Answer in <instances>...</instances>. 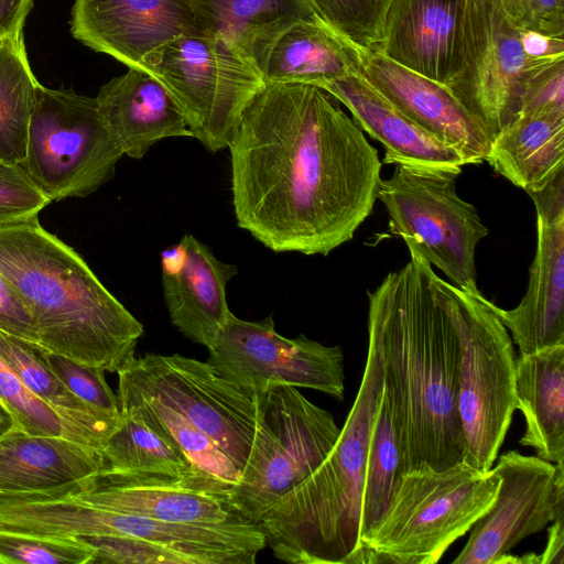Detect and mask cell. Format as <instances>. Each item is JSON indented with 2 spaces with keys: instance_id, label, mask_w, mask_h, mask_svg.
I'll return each instance as SVG.
<instances>
[{
  "instance_id": "cell-1",
  "label": "cell",
  "mask_w": 564,
  "mask_h": 564,
  "mask_svg": "<svg viewBox=\"0 0 564 564\" xmlns=\"http://www.w3.org/2000/svg\"><path fill=\"white\" fill-rule=\"evenodd\" d=\"M228 149L237 225L274 252L327 256L373 209L378 151L319 86L264 82Z\"/></svg>"
},
{
  "instance_id": "cell-2",
  "label": "cell",
  "mask_w": 564,
  "mask_h": 564,
  "mask_svg": "<svg viewBox=\"0 0 564 564\" xmlns=\"http://www.w3.org/2000/svg\"><path fill=\"white\" fill-rule=\"evenodd\" d=\"M463 290L441 279L410 251L368 295V333L376 338L383 387L398 410L405 473L444 469L462 462L458 412Z\"/></svg>"
},
{
  "instance_id": "cell-3",
  "label": "cell",
  "mask_w": 564,
  "mask_h": 564,
  "mask_svg": "<svg viewBox=\"0 0 564 564\" xmlns=\"http://www.w3.org/2000/svg\"><path fill=\"white\" fill-rule=\"evenodd\" d=\"M0 272L28 303L45 350L109 372L134 356L143 325L37 217L0 227Z\"/></svg>"
},
{
  "instance_id": "cell-4",
  "label": "cell",
  "mask_w": 564,
  "mask_h": 564,
  "mask_svg": "<svg viewBox=\"0 0 564 564\" xmlns=\"http://www.w3.org/2000/svg\"><path fill=\"white\" fill-rule=\"evenodd\" d=\"M383 391V367L373 335L356 400L321 465L261 516L265 546L292 564H365L361 500L370 434Z\"/></svg>"
},
{
  "instance_id": "cell-5",
  "label": "cell",
  "mask_w": 564,
  "mask_h": 564,
  "mask_svg": "<svg viewBox=\"0 0 564 564\" xmlns=\"http://www.w3.org/2000/svg\"><path fill=\"white\" fill-rule=\"evenodd\" d=\"M500 476L460 462L402 475L381 521L364 544L365 564H435L492 506Z\"/></svg>"
},
{
  "instance_id": "cell-6",
  "label": "cell",
  "mask_w": 564,
  "mask_h": 564,
  "mask_svg": "<svg viewBox=\"0 0 564 564\" xmlns=\"http://www.w3.org/2000/svg\"><path fill=\"white\" fill-rule=\"evenodd\" d=\"M381 178L377 199L390 216V230L440 269L460 290L481 295L475 254L488 235L474 205L456 192L458 165L397 164Z\"/></svg>"
},
{
  "instance_id": "cell-7",
  "label": "cell",
  "mask_w": 564,
  "mask_h": 564,
  "mask_svg": "<svg viewBox=\"0 0 564 564\" xmlns=\"http://www.w3.org/2000/svg\"><path fill=\"white\" fill-rule=\"evenodd\" d=\"M258 422L247 463L232 486L238 511L258 524L265 510L326 458L340 429L333 414L297 388L258 395Z\"/></svg>"
},
{
  "instance_id": "cell-8",
  "label": "cell",
  "mask_w": 564,
  "mask_h": 564,
  "mask_svg": "<svg viewBox=\"0 0 564 564\" xmlns=\"http://www.w3.org/2000/svg\"><path fill=\"white\" fill-rule=\"evenodd\" d=\"M122 155L95 97L39 84L22 166L50 202L93 194Z\"/></svg>"
},
{
  "instance_id": "cell-9",
  "label": "cell",
  "mask_w": 564,
  "mask_h": 564,
  "mask_svg": "<svg viewBox=\"0 0 564 564\" xmlns=\"http://www.w3.org/2000/svg\"><path fill=\"white\" fill-rule=\"evenodd\" d=\"M458 327V412L464 438L462 462L488 471L517 410V356L494 303L482 294L476 296L462 291Z\"/></svg>"
},
{
  "instance_id": "cell-10",
  "label": "cell",
  "mask_w": 564,
  "mask_h": 564,
  "mask_svg": "<svg viewBox=\"0 0 564 564\" xmlns=\"http://www.w3.org/2000/svg\"><path fill=\"white\" fill-rule=\"evenodd\" d=\"M144 68L169 89L193 138L209 152L228 148L245 107L264 83L224 41L202 34L167 42L147 57Z\"/></svg>"
},
{
  "instance_id": "cell-11",
  "label": "cell",
  "mask_w": 564,
  "mask_h": 564,
  "mask_svg": "<svg viewBox=\"0 0 564 564\" xmlns=\"http://www.w3.org/2000/svg\"><path fill=\"white\" fill-rule=\"evenodd\" d=\"M117 375L118 388L176 410L242 470L257 429L258 397L243 392L208 361L178 354L132 356Z\"/></svg>"
},
{
  "instance_id": "cell-12",
  "label": "cell",
  "mask_w": 564,
  "mask_h": 564,
  "mask_svg": "<svg viewBox=\"0 0 564 564\" xmlns=\"http://www.w3.org/2000/svg\"><path fill=\"white\" fill-rule=\"evenodd\" d=\"M556 59L528 55L496 0H466L462 63L447 88L492 141L518 117L531 77Z\"/></svg>"
},
{
  "instance_id": "cell-13",
  "label": "cell",
  "mask_w": 564,
  "mask_h": 564,
  "mask_svg": "<svg viewBox=\"0 0 564 564\" xmlns=\"http://www.w3.org/2000/svg\"><path fill=\"white\" fill-rule=\"evenodd\" d=\"M208 362L243 392L258 397L282 387L321 391L344 399V352L303 334L286 338L272 315L245 321L231 313L208 348Z\"/></svg>"
},
{
  "instance_id": "cell-14",
  "label": "cell",
  "mask_w": 564,
  "mask_h": 564,
  "mask_svg": "<svg viewBox=\"0 0 564 564\" xmlns=\"http://www.w3.org/2000/svg\"><path fill=\"white\" fill-rule=\"evenodd\" d=\"M90 507L156 520L217 524L243 517L232 499V485L195 466L180 476L100 470L53 490Z\"/></svg>"
},
{
  "instance_id": "cell-15",
  "label": "cell",
  "mask_w": 564,
  "mask_h": 564,
  "mask_svg": "<svg viewBox=\"0 0 564 564\" xmlns=\"http://www.w3.org/2000/svg\"><path fill=\"white\" fill-rule=\"evenodd\" d=\"M492 469L501 479L497 497L454 564H499L523 539L564 518V463L509 451Z\"/></svg>"
},
{
  "instance_id": "cell-16",
  "label": "cell",
  "mask_w": 564,
  "mask_h": 564,
  "mask_svg": "<svg viewBox=\"0 0 564 564\" xmlns=\"http://www.w3.org/2000/svg\"><path fill=\"white\" fill-rule=\"evenodd\" d=\"M536 212V250L524 296L512 310L494 304L520 355L564 345V170L525 192Z\"/></svg>"
},
{
  "instance_id": "cell-17",
  "label": "cell",
  "mask_w": 564,
  "mask_h": 564,
  "mask_svg": "<svg viewBox=\"0 0 564 564\" xmlns=\"http://www.w3.org/2000/svg\"><path fill=\"white\" fill-rule=\"evenodd\" d=\"M70 32L129 68H144L150 54L178 36L200 34L188 0H75Z\"/></svg>"
},
{
  "instance_id": "cell-18",
  "label": "cell",
  "mask_w": 564,
  "mask_h": 564,
  "mask_svg": "<svg viewBox=\"0 0 564 564\" xmlns=\"http://www.w3.org/2000/svg\"><path fill=\"white\" fill-rule=\"evenodd\" d=\"M358 53L362 77L405 117L457 151L467 164L486 160L489 137L446 86L399 65L376 48H358Z\"/></svg>"
},
{
  "instance_id": "cell-19",
  "label": "cell",
  "mask_w": 564,
  "mask_h": 564,
  "mask_svg": "<svg viewBox=\"0 0 564 564\" xmlns=\"http://www.w3.org/2000/svg\"><path fill=\"white\" fill-rule=\"evenodd\" d=\"M163 299L172 324L207 349L231 315L227 284L236 264L219 260L212 249L186 234L161 251Z\"/></svg>"
},
{
  "instance_id": "cell-20",
  "label": "cell",
  "mask_w": 564,
  "mask_h": 564,
  "mask_svg": "<svg viewBox=\"0 0 564 564\" xmlns=\"http://www.w3.org/2000/svg\"><path fill=\"white\" fill-rule=\"evenodd\" d=\"M466 0H390L375 47L446 87L462 63Z\"/></svg>"
},
{
  "instance_id": "cell-21",
  "label": "cell",
  "mask_w": 564,
  "mask_h": 564,
  "mask_svg": "<svg viewBox=\"0 0 564 564\" xmlns=\"http://www.w3.org/2000/svg\"><path fill=\"white\" fill-rule=\"evenodd\" d=\"M95 98L123 155L140 160L162 139L193 138L178 104L148 69L129 68L101 86Z\"/></svg>"
},
{
  "instance_id": "cell-22",
  "label": "cell",
  "mask_w": 564,
  "mask_h": 564,
  "mask_svg": "<svg viewBox=\"0 0 564 564\" xmlns=\"http://www.w3.org/2000/svg\"><path fill=\"white\" fill-rule=\"evenodd\" d=\"M326 89L355 123L384 149V164L467 165L453 148L420 128L376 90L360 73L333 80Z\"/></svg>"
},
{
  "instance_id": "cell-23",
  "label": "cell",
  "mask_w": 564,
  "mask_h": 564,
  "mask_svg": "<svg viewBox=\"0 0 564 564\" xmlns=\"http://www.w3.org/2000/svg\"><path fill=\"white\" fill-rule=\"evenodd\" d=\"M101 449L18 427L0 438V495L50 491L104 468Z\"/></svg>"
},
{
  "instance_id": "cell-24",
  "label": "cell",
  "mask_w": 564,
  "mask_h": 564,
  "mask_svg": "<svg viewBox=\"0 0 564 564\" xmlns=\"http://www.w3.org/2000/svg\"><path fill=\"white\" fill-rule=\"evenodd\" d=\"M197 31L224 41L260 73L292 24L317 18L305 0H188ZM262 75V74H261Z\"/></svg>"
},
{
  "instance_id": "cell-25",
  "label": "cell",
  "mask_w": 564,
  "mask_h": 564,
  "mask_svg": "<svg viewBox=\"0 0 564 564\" xmlns=\"http://www.w3.org/2000/svg\"><path fill=\"white\" fill-rule=\"evenodd\" d=\"M516 399L525 421L519 443L541 459L564 463V345L517 358Z\"/></svg>"
},
{
  "instance_id": "cell-26",
  "label": "cell",
  "mask_w": 564,
  "mask_h": 564,
  "mask_svg": "<svg viewBox=\"0 0 564 564\" xmlns=\"http://www.w3.org/2000/svg\"><path fill=\"white\" fill-rule=\"evenodd\" d=\"M357 73L358 48L318 18L285 30L270 48L261 72L264 82L319 87Z\"/></svg>"
},
{
  "instance_id": "cell-27",
  "label": "cell",
  "mask_w": 564,
  "mask_h": 564,
  "mask_svg": "<svg viewBox=\"0 0 564 564\" xmlns=\"http://www.w3.org/2000/svg\"><path fill=\"white\" fill-rule=\"evenodd\" d=\"M524 192L564 170V110L522 111L490 143L485 160Z\"/></svg>"
},
{
  "instance_id": "cell-28",
  "label": "cell",
  "mask_w": 564,
  "mask_h": 564,
  "mask_svg": "<svg viewBox=\"0 0 564 564\" xmlns=\"http://www.w3.org/2000/svg\"><path fill=\"white\" fill-rule=\"evenodd\" d=\"M37 344L0 330V358L40 399L101 448L121 423L118 415L99 411L72 393L56 377Z\"/></svg>"
},
{
  "instance_id": "cell-29",
  "label": "cell",
  "mask_w": 564,
  "mask_h": 564,
  "mask_svg": "<svg viewBox=\"0 0 564 564\" xmlns=\"http://www.w3.org/2000/svg\"><path fill=\"white\" fill-rule=\"evenodd\" d=\"M403 474L405 469L401 422L398 410L383 387L366 460L360 518L362 549L389 508Z\"/></svg>"
},
{
  "instance_id": "cell-30",
  "label": "cell",
  "mask_w": 564,
  "mask_h": 564,
  "mask_svg": "<svg viewBox=\"0 0 564 564\" xmlns=\"http://www.w3.org/2000/svg\"><path fill=\"white\" fill-rule=\"evenodd\" d=\"M39 82L29 63L23 29L0 40V162L22 164Z\"/></svg>"
},
{
  "instance_id": "cell-31",
  "label": "cell",
  "mask_w": 564,
  "mask_h": 564,
  "mask_svg": "<svg viewBox=\"0 0 564 564\" xmlns=\"http://www.w3.org/2000/svg\"><path fill=\"white\" fill-rule=\"evenodd\" d=\"M101 470L123 474L180 476L195 465L167 436L143 421L121 413V423L101 448Z\"/></svg>"
},
{
  "instance_id": "cell-32",
  "label": "cell",
  "mask_w": 564,
  "mask_h": 564,
  "mask_svg": "<svg viewBox=\"0 0 564 564\" xmlns=\"http://www.w3.org/2000/svg\"><path fill=\"white\" fill-rule=\"evenodd\" d=\"M120 413L139 419L167 436L197 467L231 484L240 471L234 462L184 415L164 403L137 392L118 388Z\"/></svg>"
},
{
  "instance_id": "cell-33",
  "label": "cell",
  "mask_w": 564,
  "mask_h": 564,
  "mask_svg": "<svg viewBox=\"0 0 564 564\" xmlns=\"http://www.w3.org/2000/svg\"><path fill=\"white\" fill-rule=\"evenodd\" d=\"M0 400L12 413L19 426L29 434L65 437L101 449L97 442L73 426L35 395L1 358Z\"/></svg>"
},
{
  "instance_id": "cell-34",
  "label": "cell",
  "mask_w": 564,
  "mask_h": 564,
  "mask_svg": "<svg viewBox=\"0 0 564 564\" xmlns=\"http://www.w3.org/2000/svg\"><path fill=\"white\" fill-rule=\"evenodd\" d=\"M314 14L361 50L380 41L390 0H305Z\"/></svg>"
},
{
  "instance_id": "cell-35",
  "label": "cell",
  "mask_w": 564,
  "mask_h": 564,
  "mask_svg": "<svg viewBox=\"0 0 564 564\" xmlns=\"http://www.w3.org/2000/svg\"><path fill=\"white\" fill-rule=\"evenodd\" d=\"M93 555L70 539L0 531V564H89Z\"/></svg>"
},
{
  "instance_id": "cell-36",
  "label": "cell",
  "mask_w": 564,
  "mask_h": 564,
  "mask_svg": "<svg viewBox=\"0 0 564 564\" xmlns=\"http://www.w3.org/2000/svg\"><path fill=\"white\" fill-rule=\"evenodd\" d=\"M45 359L56 377L77 398L99 411L120 414L118 397L107 383L104 369L47 350Z\"/></svg>"
},
{
  "instance_id": "cell-37",
  "label": "cell",
  "mask_w": 564,
  "mask_h": 564,
  "mask_svg": "<svg viewBox=\"0 0 564 564\" xmlns=\"http://www.w3.org/2000/svg\"><path fill=\"white\" fill-rule=\"evenodd\" d=\"M50 203L22 164L0 162V227L37 217Z\"/></svg>"
},
{
  "instance_id": "cell-38",
  "label": "cell",
  "mask_w": 564,
  "mask_h": 564,
  "mask_svg": "<svg viewBox=\"0 0 564 564\" xmlns=\"http://www.w3.org/2000/svg\"><path fill=\"white\" fill-rule=\"evenodd\" d=\"M520 30L564 37V0H496Z\"/></svg>"
},
{
  "instance_id": "cell-39",
  "label": "cell",
  "mask_w": 564,
  "mask_h": 564,
  "mask_svg": "<svg viewBox=\"0 0 564 564\" xmlns=\"http://www.w3.org/2000/svg\"><path fill=\"white\" fill-rule=\"evenodd\" d=\"M531 110H564V58L546 64L529 80L520 112Z\"/></svg>"
},
{
  "instance_id": "cell-40",
  "label": "cell",
  "mask_w": 564,
  "mask_h": 564,
  "mask_svg": "<svg viewBox=\"0 0 564 564\" xmlns=\"http://www.w3.org/2000/svg\"><path fill=\"white\" fill-rule=\"evenodd\" d=\"M0 330L39 345L31 310L14 286L0 272Z\"/></svg>"
},
{
  "instance_id": "cell-41",
  "label": "cell",
  "mask_w": 564,
  "mask_h": 564,
  "mask_svg": "<svg viewBox=\"0 0 564 564\" xmlns=\"http://www.w3.org/2000/svg\"><path fill=\"white\" fill-rule=\"evenodd\" d=\"M522 44L528 55L540 59L564 58V37H551L523 31Z\"/></svg>"
},
{
  "instance_id": "cell-42",
  "label": "cell",
  "mask_w": 564,
  "mask_h": 564,
  "mask_svg": "<svg viewBox=\"0 0 564 564\" xmlns=\"http://www.w3.org/2000/svg\"><path fill=\"white\" fill-rule=\"evenodd\" d=\"M33 0H0V40L23 29Z\"/></svg>"
},
{
  "instance_id": "cell-43",
  "label": "cell",
  "mask_w": 564,
  "mask_h": 564,
  "mask_svg": "<svg viewBox=\"0 0 564 564\" xmlns=\"http://www.w3.org/2000/svg\"><path fill=\"white\" fill-rule=\"evenodd\" d=\"M539 564H564V518L552 522Z\"/></svg>"
},
{
  "instance_id": "cell-44",
  "label": "cell",
  "mask_w": 564,
  "mask_h": 564,
  "mask_svg": "<svg viewBox=\"0 0 564 564\" xmlns=\"http://www.w3.org/2000/svg\"><path fill=\"white\" fill-rule=\"evenodd\" d=\"M18 427L20 426L17 420L0 400V438Z\"/></svg>"
}]
</instances>
